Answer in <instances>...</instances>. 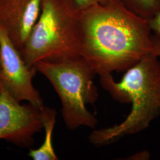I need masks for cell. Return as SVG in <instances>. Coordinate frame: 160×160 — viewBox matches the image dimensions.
<instances>
[{
	"label": "cell",
	"mask_w": 160,
	"mask_h": 160,
	"mask_svg": "<svg viewBox=\"0 0 160 160\" xmlns=\"http://www.w3.org/2000/svg\"><path fill=\"white\" fill-rule=\"evenodd\" d=\"M79 39L80 56L100 77L127 71L154 50L148 20L119 0L82 10Z\"/></svg>",
	"instance_id": "obj_1"
},
{
	"label": "cell",
	"mask_w": 160,
	"mask_h": 160,
	"mask_svg": "<svg viewBox=\"0 0 160 160\" xmlns=\"http://www.w3.org/2000/svg\"><path fill=\"white\" fill-rule=\"evenodd\" d=\"M154 52L149 53L128 69L121 81L116 82L112 75L100 77V83L118 102L131 103L126 119L119 125L94 129L90 142L100 147L112 143L128 135L148 128L160 114V61Z\"/></svg>",
	"instance_id": "obj_2"
},
{
	"label": "cell",
	"mask_w": 160,
	"mask_h": 160,
	"mask_svg": "<svg viewBox=\"0 0 160 160\" xmlns=\"http://www.w3.org/2000/svg\"><path fill=\"white\" fill-rule=\"evenodd\" d=\"M82 10L74 0H43L39 17L20 51L29 68L39 61L59 62L81 57Z\"/></svg>",
	"instance_id": "obj_3"
},
{
	"label": "cell",
	"mask_w": 160,
	"mask_h": 160,
	"mask_svg": "<svg viewBox=\"0 0 160 160\" xmlns=\"http://www.w3.org/2000/svg\"><path fill=\"white\" fill-rule=\"evenodd\" d=\"M37 72L50 81L60 98L61 112L66 126L75 130L83 126L94 129L97 118L87 109L98 97L93 78L96 73L83 58L59 62L39 61Z\"/></svg>",
	"instance_id": "obj_4"
},
{
	"label": "cell",
	"mask_w": 160,
	"mask_h": 160,
	"mask_svg": "<svg viewBox=\"0 0 160 160\" xmlns=\"http://www.w3.org/2000/svg\"><path fill=\"white\" fill-rule=\"evenodd\" d=\"M0 80V139L22 148H30L34 135L43 128L42 107L21 104Z\"/></svg>",
	"instance_id": "obj_5"
},
{
	"label": "cell",
	"mask_w": 160,
	"mask_h": 160,
	"mask_svg": "<svg viewBox=\"0 0 160 160\" xmlns=\"http://www.w3.org/2000/svg\"><path fill=\"white\" fill-rule=\"evenodd\" d=\"M37 70L29 68L20 51L12 43L6 30L0 25V80L19 102L28 101L38 107L43 103L33 85Z\"/></svg>",
	"instance_id": "obj_6"
},
{
	"label": "cell",
	"mask_w": 160,
	"mask_h": 160,
	"mask_svg": "<svg viewBox=\"0 0 160 160\" xmlns=\"http://www.w3.org/2000/svg\"><path fill=\"white\" fill-rule=\"evenodd\" d=\"M43 0H0V25L20 51L37 22Z\"/></svg>",
	"instance_id": "obj_7"
},
{
	"label": "cell",
	"mask_w": 160,
	"mask_h": 160,
	"mask_svg": "<svg viewBox=\"0 0 160 160\" xmlns=\"http://www.w3.org/2000/svg\"><path fill=\"white\" fill-rule=\"evenodd\" d=\"M41 110L45 132V140L39 148L30 149L28 155L33 160H58L59 158L55 154L52 143V135L56 122L57 113L55 109L44 105Z\"/></svg>",
	"instance_id": "obj_8"
},
{
	"label": "cell",
	"mask_w": 160,
	"mask_h": 160,
	"mask_svg": "<svg viewBox=\"0 0 160 160\" xmlns=\"http://www.w3.org/2000/svg\"><path fill=\"white\" fill-rule=\"evenodd\" d=\"M135 14L149 20L160 11V0H119Z\"/></svg>",
	"instance_id": "obj_9"
},
{
	"label": "cell",
	"mask_w": 160,
	"mask_h": 160,
	"mask_svg": "<svg viewBox=\"0 0 160 160\" xmlns=\"http://www.w3.org/2000/svg\"><path fill=\"white\" fill-rule=\"evenodd\" d=\"M149 26L155 40L160 45V11L148 20Z\"/></svg>",
	"instance_id": "obj_10"
},
{
	"label": "cell",
	"mask_w": 160,
	"mask_h": 160,
	"mask_svg": "<svg viewBox=\"0 0 160 160\" xmlns=\"http://www.w3.org/2000/svg\"><path fill=\"white\" fill-rule=\"evenodd\" d=\"M74 1L81 10H84L92 6L105 4L108 2L109 0H74Z\"/></svg>",
	"instance_id": "obj_11"
},
{
	"label": "cell",
	"mask_w": 160,
	"mask_h": 160,
	"mask_svg": "<svg viewBox=\"0 0 160 160\" xmlns=\"http://www.w3.org/2000/svg\"><path fill=\"white\" fill-rule=\"evenodd\" d=\"M152 39H153V42H154V50H153V52L158 57H160V45L153 38V36H152Z\"/></svg>",
	"instance_id": "obj_12"
}]
</instances>
